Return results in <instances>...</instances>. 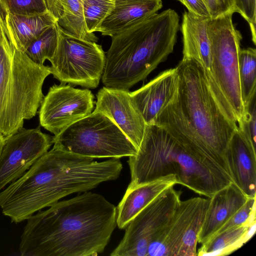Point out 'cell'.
<instances>
[{"instance_id":"1","label":"cell","mask_w":256,"mask_h":256,"mask_svg":"<svg viewBox=\"0 0 256 256\" xmlns=\"http://www.w3.org/2000/svg\"><path fill=\"white\" fill-rule=\"evenodd\" d=\"M116 219V207L85 192L28 218L19 250L22 256H96L108 244Z\"/></svg>"},{"instance_id":"2","label":"cell","mask_w":256,"mask_h":256,"mask_svg":"<svg viewBox=\"0 0 256 256\" xmlns=\"http://www.w3.org/2000/svg\"><path fill=\"white\" fill-rule=\"evenodd\" d=\"M122 169L120 158L97 162L53 146L0 192L2 212L22 222L69 194L117 179Z\"/></svg>"},{"instance_id":"3","label":"cell","mask_w":256,"mask_h":256,"mask_svg":"<svg viewBox=\"0 0 256 256\" xmlns=\"http://www.w3.org/2000/svg\"><path fill=\"white\" fill-rule=\"evenodd\" d=\"M176 68V92L152 124L163 128L179 142L202 152L230 174L225 152L237 122L230 120L220 107L197 61L182 58Z\"/></svg>"},{"instance_id":"4","label":"cell","mask_w":256,"mask_h":256,"mask_svg":"<svg viewBox=\"0 0 256 256\" xmlns=\"http://www.w3.org/2000/svg\"><path fill=\"white\" fill-rule=\"evenodd\" d=\"M128 162L131 180L127 188L174 174L178 184L210 198L232 182L230 174L217 163L154 124H146L137 152L128 157Z\"/></svg>"},{"instance_id":"5","label":"cell","mask_w":256,"mask_h":256,"mask_svg":"<svg viewBox=\"0 0 256 256\" xmlns=\"http://www.w3.org/2000/svg\"><path fill=\"white\" fill-rule=\"evenodd\" d=\"M174 10L155 12L112 36L102 80L107 88L129 90L173 52L180 29Z\"/></svg>"},{"instance_id":"6","label":"cell","mask_w":256,"mask_h":256,"mask_svg":"<svg viewBox=\"0 0 256 256\" xmlns=\"http://www.w3.org/2000/svg\"><path fill=\"white\" fill-rule=\"evenodd\" d=\"M50 66L36 63L12 44L0 14V135L6 140L36 116Z\"/></svg>"},{"instance_id":"7","label":"cell","mask_w":256,"mask_h":256,"mask_svg":"<svg viewBox=\"0 0 256 256\" xmlns=\"http://www.w3.org/2000/svg\"><path fill=\"white\" fill-rule=\"evenodd\" d=\"M52 143L64 152L94 158L129 157L138 151L110 118L95 110L53 136Z\"/></svg>"},{"instance_id":"8","label":"cell","mask_w":256,"mask_h":256,"mask_svg":"<svg viewBox=\"0 0 256 256\" xmlns=\"http://www.w3.org/2000/svg\"><path fill=\"white\" fill-rule=\"evenodd\" d=\"M233 14L228 12L210 18L208 32L212 74L238 123L244 112L238 73V54L242 36L233 24Z\"/></svg>"},{"instance_id":"9","label":"cell","mask_w":256,"mask_h":256,"mask_svg":"<svg viewBox=\"0 0 256 256\" xmlns=\"http://www.w3.org/2000/svg\"><path fill=\"white\" fill-rule=\"evenodd\" d=\"M58 42L51 74L60 83L96 88L106 64V53L96 42L78 38L58 24Z\"/></svg>"},{"instance_id":"10","label":"cell","mask_w":256,"mask_h":256,"mask_svg":"<svg viewBox=\"0 0 256 256\" xmlns=\"http://www.w3.org/2000/svg\"><path fill=\"white\" fill-rule=\"evenodd\" d=\"M182 194L172 186L151 202L126 226L122 239L110 255L146 256L148 246L176 211Z\"/></svg>"},{"instance_id":"11","label":"cell","mask_w":256,"mask_h":256,"mask_svg":"<svg viewBox=\"0 0 256 256\" xmlns=\"http://www.w3.org/2000/svg\"><path fill=\"white\" fill-rule=\"evenodd\" d=\"M94 96L88 88L60 83L50 86L44 96L38 116L40 125L56 136L74 122L88 116L94 108Z\"/></svg>"},{"instance_id":"12","label":"cell","mask_w":256,"mask_h":256,"mask_svg":"<svg viewBox=\"0 0 256 256\" xmlns=\"http://www.w3.org/2000/svg\"><path fill=\"white\" fill-rule=\"evenodd\" d=\"M53 136L42 132L40 125L24 126L5 140L0 152V190L20 178L50 149Z\"/></svg>"},{"instance_id":"13","label":"cell","mask_w":256,"mask_h":256,"mask_svg":"<svg viewBox=\"0 0 256 256\" xmlns=\"http://www.w3.org/2000/svg\"><path fill=\"white\" fill-rule=\"evenodd\" d=\"M210 18L189 12L182 14L180 30L182 36V58H192L203 68L206 82L220 108L227 110L230 105L219 88L212 74L210 42L208 32Z\"/></svg>"},{"instance_id":"14","label":"cell","mask_w":256,"mask_h":256,"mask_svg":"<svg viewBox=\"0 0 256 256\" xmlns=\"http://www.w3.org/2000/svg\"><path fill=\"white\" fill-rule=\"evenodd\" d=\"M96 97L94 110L110 118L138 150L146 123L134 104L130 92L104 86L98 91Z\"/></svg>"},{"instance_id":"15","label":"cell","mask_w":256,"mask_h":256,"mask_svg":"<svg viewBox=\"0 0 256 256\" xmlns=\"http://www.w3.org/2000/svg\"><path fill=\"white\" fill-rule=\"evenodd\" d=\"M209 198L194 197L180 200L176 211L148 246L146 256H178L184 233Z\"/></svg>"},{"instance_id":"16","label":"cell","mask_w":256,"mask_h":256,"mask_svg":"<svg viewBox=\"0 0 256 256\" xmlns=\"http://www.w3.org/2000/svg\"><path fill=\"white\" fill-rule=\"evenodd\" d=\"M225 158L232 182L248 197H256V146L238 126L229 142Z\"/></svg>"},{"instance_id":"17","label":"cell","mask_w":256,"mask_h":256,"mask_svg":"<svg viewBox=\"0 0 256 256\" xmlns=\"http://www.w3.org/2000/svg\"><path fill=\"white\" fill-rule=\"evenodd\" d=\"M178 76L176 68L158 74L138 90L130 92L131 98L146 124H151L162 107L176 92Z\"/></svg>"},{"instance_id":"18","label":"cell","mask_w":256,"mask_h":256,"mask_svg":"<svg viewBox=\"0 0 256 256\" xmlns=\"http://www.w3.org/2000/svg\"><path fill=\"white\" fill-rule=\"evenodd\" d=\"M248 198L234 182L208 198V204L198 234V243L202 244L213 236Z\"/></svg>"},{"instance_id":"19","label":"cell","mask_w":256,"mask_h":256,"mask_svg":"<svg viewBox=\"0 0 256 256\" xmlns=\"http://www.w3.org/2000/svg\"><path fill=\"white\" fill-rule=\"evenodd\" d=\"M178 184L174 174L162 176L132 188H127L116 207V225L125 229L147 205L167 189Z\"/></svg>"},{"instance_id":"20","label":"cell","mask_w":256,"mask_h":256,"mask_svg":"<svg viewBox=\"0 0 256 256\" xmlns=\"http://www.w3.org/2000/svg\"><path fill=\"white\" fill-rule=\"evenodd\" d=\"M162 6V0H114L110 12L97 32L112 36L140 20L157 12Z\"/></svg>"},{"instance_id":"21","label":"cell","mask_w":256,"mask_h":256,"mask_svg":"<svg viewBox=\"0 0 256 256\" xmlns=\"http://www.w3.org/2000/svg\"><path fill=\"white\" fill-rule=\"evenodd\" d=\"M2 18L10 41L16 48L23 52L45 30L58 22L50 11L33 16L6 14Z\"/></svg>"},{"instance_id":"22","label":"cell","mask_w":256,"mask_h":256,"mask_svg":"<svg viewBox=\"0 0 256 256\" xmlns=\"http://www.w3.org/2000/svg\"><path fill=\"white\" fill-rule=\"evenodd\" d=\"M256 222L243 225L216 234L201 244L196 256H222L230 254L248 242L256 232Z\"/></svg>"},{"instance_id":"23","label":"cell","mask_w":256,"mask_h":256,"mask_svg":"<svg viewBox=\"0 0 256 256\" xmlns=\"http://www.w3.org/2000/svg\"><path fill=\"white\" fill-rule=\"evenodd\" d=\"M62 14L58 24L70 34L81 40L97 42L98 38L86 28L83 13L84 0H60Z\"/></svg>"},{"instance_id":"24","label":"cell","mask_w":256,"mask_h":256,"mask_svg":"<svg viewBox=\"0 0 256 256\" xmlns=\"http://www.w3.org/2000/svg\"><path fill=\"white\" fill-rule=\"evenodd\" d=\"M238 73L240 92L244 106L256 96V50L240 49L238 54Z\"/></svg>"},{"instance_id":"25","label":"cell","mask_w":256,"mask_h":256,"mask_svg":"<svg viewBox=\"0 0 256 256\" xmlns=\"http://www.w3.org/2000/svg\"><path fill=\"white\" fill-rule=\"evenodd\" d=\"M58 42V22L45 30L28 46L24 52L34 62L44 64L50 61L56 52Z\"/></svg>"},{"instance_id":"26","label":"cell","mask_w":256,"mask_h":256,"mask_svg":"<svg viewBox=\"0 0 256 256\" xmlns=\"http://www.w3.org/2000/svg\"><path fill=\"white\" fill-rule=\"evenodd\" d=\"M114 0H84L83 13L87 31L97 32L114 5Z\"/></svg>"},{"instance_id":"27","label":"cell","mask_w":256,"mask_h":256,"mask_svg":"<svg viewBox=\"0 0 256 256\" xmlns=\"http://www.w3.org/2000/svg\"><path fill=\"white\" fill-rule=\"evenodd\" d=\"M50 11L46 0H0V14H40Z\"/></svg>"},{"instance_id":"28","label":"cell","mask_w":256,"mask_h":256,"mask_svg":"<svg viewBox=\"0 0 256 256\" xmlns=\"http://www.w3.org/2000/svg\"><path fill=\"white\" fill-rule=\"evenodd\" d=\"M208 204L199 210L188 226L182 239L178 256H196L198 234Z\"/></svg>"},{"instance_id":"29","label":"cell","mask_w":256,"mask_h":256,"mask_svg":"<svg viewBox=\"0 0 256 256\" xmlns=\"http://www.w3.org/2000/svg\"><path fill=\"white\" fill-rule=\"evenodd\" d=\"M256 197L248 198L246 203L220 228L214 234L230 228L256 222Z\"/></svg>"},{"instance_id":"30","label":"cell","mask_w":256,"mask_h":256,"mask_svg":"<svg viewBox=\"0 0 256 256\" xmlns=\"http://www.w3.org/2000/svg\"><path fill=\"white\" fill-rule=\"evenodd\" d=\"M256 96L244 106V112L237 123L238 128L254 145L256 144Z\"/></svg>"},{"instance_id":"31","label":"cell","mask_w":256,"mask_h":256,"mask_svg":"<svg viewBox=\"0 0 256 256\" xmlns=\"http://www.w3.org/2000/svg\"><path fill=\"white\" fill-rule=\"evenodd\" d=\"M256 0H234L235 12H238L249 24L252 40L256 44Z\"/></svg>"},{"instance_id":"32","label":"cell","mask_w":256,"mask_h":256,"mask_svg":"<svg viewBox=\"0 0 256 256\" xmlns=\"http://www.w3.org/2000/svg\"><path fill=\"white\" fill-rule=\"evenodd\" d=\"M210 18H214L228 12H235L234 0H203Z\"/></svg>"},{"instance_id":"33","label":"cell","mask_w":256,"mask_h":256,"mask_svg":"<svg viewBox=\"0 0 256 256\" xmlns=\"http://www.w3.org/2000/svg\"><path fill=\"white\" fill-rule=\"evenodd\" d=\"M176 0L184 5L188 12L198 16L210 18L208 8L203 0Z\"/></svg>"},{"instance_id":"34","label":"cell","mask_w":256,"mask_h":256,"mask_svg":"<svg viewBox=\"0 0 256 256\" xmlns=\"http://www.w3.org/2000/svg\"><path fill=\"white\" fill-rule=\"evenodd\" d=\"M50 12L58 20L62 14V7L60 0H46Z\"/></svg>"},{"instance_id":"35","label":"cell","mask_w":256,"mask_h":256,"mask_svg":"<svg viewBox=\"0 0 256 256\" xmlns=\"http://www.w3.org/2000/svg\"><path fill=\"white\" fill-rule=\"evenodd\" d=\"M5 140L4 138L0 135V146L3 147Z\"/></svg>"},{"instance_id":"36","label":"cell","mask_w":256,"mask_h":256,"mask_svg":"<svg viewBox=\"0 0 256 256\" xmlns=\"http://www.w3.org/2000/svg\"><path fill=\"white\" fill-rule=\"evenodd\" d=\"M2 147L0 146V152H1V150H2Z\"/></svg>"}]
</instances>
